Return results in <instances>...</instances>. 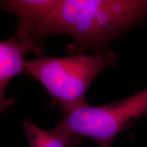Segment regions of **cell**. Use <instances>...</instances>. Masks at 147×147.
I'll use <instances>...</instances> for the list:
<instances>
[{"label":"cell","mask_w":147,"mask_h":147,"mask_svg":"<svg viewBox=\"0 0 147 147\" xmlns=\"http://www.w3.org/2000/svg\"><path fill=\"white\" fill-rule=\"evenodd\" d=\"M146 17V0H57L35 24L32 37L68 35L67 52L97 51Z\"/></svg>","instance_id":"cell-1"},{"label":"cell","mask_w":147,"mask_h":147,"mask_svg":"<svg viewBox=\"0 0 147 147\" xmlns=\"http://www.w3.org/2000/svg\"><path fill=\"white\" fill-rule=\"evenodd\" d=\"M116 53L105 47L91 55L77 53L66 57L40 56L26 61L25 71L40 81L63 115L87 104L86 92L99 73L115 65Z\"/></svg>","instance_id":"cell-2"},{"label":"cell","mask_w":147,"mask_h":147,"mask_svg":"<svg viewBox=\"0 0 147 147\" xmlns=\"http://www.w3.org/2000/svg\"><path fill=\"white\" fill-rule=\"evenodd\" d=\"M147 116V88L124 100L100 106L86 104L63 115L60 121L71 132L94 140L99 147H113L115 137Z\"/></svg>","instance_id":"cell-3"},{"label":"cell","mask_w":147,"mask_h":147,"mask_svg":"<svg viewBox=\"0 0 147 147\" xmlns=\"http://www.w3.org/2000/svg\"><path fill=\"white\" fill-rule=\"evenodd\" d=\"M57 0H7L0 4V9L17 16L18 25L14 37L28 51L40 57L42 46L35 44L32 37L33 27L38 20L47 15Z\"/></svg>","instance_id":"cell-4"},{"label":"cell","mask_w":147,"mask_h":147,"mask_svg":"<svg viewBox=\"0 0 147 147\" xmlns=\"http://www.w3.org/2000/svg\"><path fill=\"white\" fill-rule=\"evenodd\" d=\"M27 52L14 36L0 42V113L15 102L14 99L4 97V91L11 79L25 71L26 61L24 59Z\"/></svg>","instance_id":"cell-5"},{"label":"cell","mask_w":147,"mask_h":147,"mask_svg":"<svg viewBox=\"0 0 147 147\" xmlns=\"http://www.w3.org/2000/svg\"><path fill=\"white\" fill-rule=\"evenodd\" d=\"M23 129L29 147H76L82 140V137L71 132L61 122L55 127L46 130L26 119Z\"/></svg>","instance_id":"cell-6"}]
</instances>
